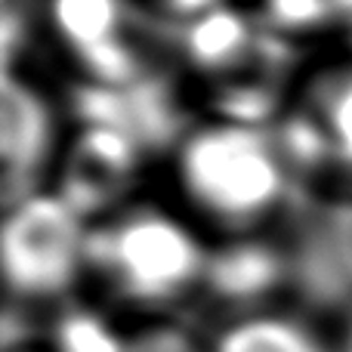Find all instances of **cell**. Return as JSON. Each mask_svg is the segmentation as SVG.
Masks as SVG:
<instances>
[{"label": "cell", "mask_w": 352, "mask_h": 352, "mask_svg": "<svg viewBox=\"0 0 352 352\" xmlns=\"http://www.w3.org/2000/svg\"><path fill=\"white\" fill-rule=\"evenodd\" d=\"M176 173L204 217L235 232L297 201L272 127L223 121L192 130L176 148Z\"/></svg>", "instance_id": "cell-1"}, {"label": "cell", "mask_w": 352, "mask_h": 352, "mask_svg": "<svg viewBox=\"0 0 352 352\" xmlns=\"http://www.w3.org/2000/svg\"><path fill=\"white\" fill-rule=\"evenodd\" d=\"M210 250L158 207H127L87 232V272L136 309H167L201 291Z\"/></svg>", "instance_id": "cell-2"}, {"label": "cell", "mask_w": 352, "mask_h": 352, "mask_svg": "<svg viewBox=\"0 0 352 352\" xmlns=\"http://www.w3.org/2000/svg\"><path fill=\"white\" fill-rule=\"evenodd\" d=\"M87 223L56 192H37L6 210L0 256L10 303L65 300L87 269Z\"/></svg>", "instance_id": "cell-3"}, {"label": "cell", "mask_w": 352, "mask_h": 352, "mask_svg": "<svg viewBox=\"0 0 352 352\" xmlns=\"http://www.w3.org/2000/svg\"><path fill=\"white\" fill-rule=\"evenodd\" d=\"M50 25L87 74V84L130 87L158 74L152 56L179 50L167 19L142 16L130 0H50Z\"/></svg>", "instance_id": "cell-4"}, {"label": "cell", "mask_w": 352, "mask_h": 352, "mask_svg": "<svg viewBox=\"0 0 352 352\" xmlns=\"http://www.w3.org/2000/svg\"><path fill=\"white\" fill-rule=\"evenodd\" d=\"M281 241L287 291L312 318H352V198H297Z\"/></svg>", "instance_id": "cell-5"}, {"label": "cell", "mask_w": 352, "mask_h": 352, "mask_svg": "<svg viewBox=\"0 0 352 352\" xmlns=\"http://www.w3.org/2000/svg\"><path fill=\"white\" fill-rule=\"evenodd\" d=\"M53 146L56 118L47 96L16 78V72H6L0 90V192L6 210L41 192L37 186L53 158Z\"/></svg>", "instance_id": "cell-6"}, {"label": "cell", "mask_w": 352, "mask_h": 352, "mask_svg": "<svg viewBox=\"0 0 352 352\" xmlns=\"http://www.w3.org/2000/svg\"><path fill=\"white\" fill-rule=\"evenodd\" d=\"M142 148L115 127H80L59 170V195L80 219L102 217L127 195Z\"/></svg>", "instance_id": "cell-7"}, {"label": "cell", "mask_w": 352, "mask_h": 352, "mask_svg": "<svg viewBox=\"0 0 352 352\" xmlns=\"http://www.w3.org/2000/svg\"><path fill=\"white\" fill-rule=\"evenodd\" d=\"M281 287H287V260L281 241L238 238L219 250H210L201 294L217 300L219 306L254 316L256 306Z\"/></svg>", "instance_id": "cell-8"}, {"label": "cell", "mask_w": 352, "mask_h": 352, "mask_svg": "<svg viewBox=\"0 0 352 352\" xmlns=\"http://www.w3.org/2000/svg\"><path fill=\"white\" fill-rule=\"evenodd\" d=\"M260 34L263 28L250 22L244 12L217 6L207 16L179 25V53L186 56L195 72H204L213 80H223L248 65Z\"/></svg>", "instance_id": "cell-9"}, {"label": "cell", "mask_w": 352, "mask_h": 352, "mask_svg": "<svg viewBox=\"0 0 352 352\" xmlns=\"http://www.w3.org/2000/svg\"><path fill=\"white\" fill-rule=\"evenodd\" d=\"M210 352H334L306 318L254 312L238 316L217 334Z\"/></svg>", "instance_id": "cell-10"}, {"label": "cell", "mask_w": 352, "mask_h": 352, "mask_svg": "<svg viewBox=\"0 0 352 352\" xmlns=\"http://www.w3.org/2000/svg\"><path fill=\"white\" fill-rule=\"evenodd\" d=\"M303 105L318 118L328 136L334 170L352 179V65H334L316 74Z\"/></svg>", "instance_id": "cell-11"}, {"label": "cell", "mask_w": 352, "mask_h": 352, "mask_svg": "<svg viewBox=\"0 0 352 352\" xmlns=\"http://www.w3.org/2000/svg\"><path fill=\"white\" fill-rule=\"evenodd\" d=\"M50 352H127V334L84 306H68L50 324Z\"/></svg>", "instance_id": "cell-12"}, {"label": "cell", "mask_w": 352, "mask_h": 352, "mask_svg": "<svg viewBox=\"0 0 352 352\" xmlns=\"http://www.w3.org/2000/svg\"><path fill=\"white\" fill-rule=\"evenodd\" d=\"M272 31H312L334 19L331 0H263Z\"/></svg>", "instance_id": "cell-13"}, {"label": "cell", "mask_w": 352, "mask_h": 352, "mask_svg": "<svg viewBox=\"0 0 352 352\" xmlns=\"http://www.w3.org/2000/svg\"><path fill=\"white\" fill-rule=\"evenodd\" d=\"M127 352H210V346H201L198 337L179 324L155 322L136 334H127Z\"/></svg>", "instance_id": "cell-14"}, {"label": "cell", "mask_w": 352, "mask_h": 352, "mask_svg": "<svg viewBox=\"0 0 352 352\" xmlns=\"http://www.w3.org/2000/svg\"><path fill=\"white\" fill-rule=\"evenodd\" d=\"M31 6L34 0H3L0 6V43H3V72H12L16 53L25 50L31 31Z\"/></svg>", "instance_id": "cell-15"}, {"label": "cell", "mask_w": 352, "mask_h": 352, "mask_svg": "<svg viewBox=\"0 0 352 352\" xmlns=\"http://www.w3.org/2000/svg\"><path fill=\"white\" fill-rule=\"evenodd\" d=\"M217 6H219V0H161L164 19L167 22H179V25L195 22V19L207 16Z\"/></svg>", "instance_id": "cell-16"}, {"label": "cell", "mask_w": 352, "mask_h": 352, "mask_svg": "<svg viewBox=\"0 0 352 352\" xmlns=\"http://www.w3.org/2000/svg\"><path fill=\"white\" fill-rule=\"evenodd\" d=\"M331 6H334V19L352 25V0H331Z\"/></svg>", "instance_id": "cell-17"}, {"label": "cell", "mask_w": 352, "mask_h": 352, "mask_svg": "<svg viewBox=\"0 0 352 352\" xmlns=\"http://www.w3.org/2000/svg\"><path fill=\"white\" fill-rule=\"evenodd\" d=\"M340 352H352V318L343 328V340H340Z\"/></svg>", "instance_id": "cell-18"}, {"label": "cell", "mask_w": 352, "mask_h": 352, "mask_svg": "<svg viewBox=\"0 0 352 352\" xmlns=\"http://www.w3.org/2000/svg\"><path fill=\"white\" fill-rule=\"evenodd\" d=\"M19 352H43V349H31V346H28V349H19Z\"/></svg>", "instance_id": "cell-19"}, {"label": "cell", "mask_w": 352, "mask_h": 352, "mask_svg": "<svg viewBox=\"0 0 352 352\" xmlns=\"http://www.w3.org/2000/svg\"><path fill=\"white\" fill-rule=\"evenodd\" d=\"M349 34H352V25H349Z\"/></svg>", "instance_id": "cell-20"}]
</instances>
